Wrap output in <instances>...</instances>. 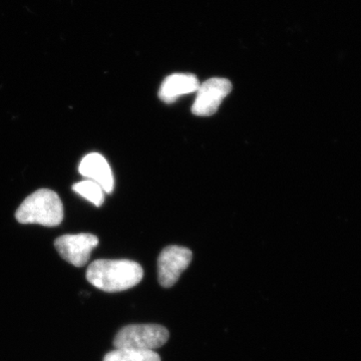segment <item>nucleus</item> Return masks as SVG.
Instances as JSON below:
<instances>
[{"mask_svg": "<svg viewBox=\"0 0 361 361\" xmlns=\"http://www.w3.org/2000/svg\"><path fill=\"white\" fill-rule=\"evenodd\" d=\"M80 174L87 180H94L103 188L104 193L111 194L115 187V179L108 161L101 154H89L80 161Z\"/></svg>", "mask_w": 361, "mask_h": 361, "instance_id": "0eeeda50", "label": "nucleus"}, {"mask_svg": "<svg viewBox=\"0 0 361 361\" xmlns=\"http://www.w3.org/2000/svg\"><path fill=\"white\" fill-rule=\"evenodd\" d=\"M73 191L84 197L90 203L94 206L99 207L103 205L104 202V191L103 188L99 186L97 183L92 180H85L78 182L73 186Z\"/></svg>", "mask_w": 361, "mask_h": 361, "instance_id": "9d476101", "label": "nucleus"}, {"mask_svg": "<svg viewBox=\"0 0 361 361\" xmlns=\"http://www.w3.org/2000/svg\"><path fill=\"white\" fill-rule=\"evenodd\" d=\"M63 205L56 192L40 189L30 195L16 213L21 224H39L56 227L63 222Z\"/></svg>", "mask_w": 361, "mask_h": 361, "instance_id": "f03ea898", "label": "nucleus"}, {"mask_svg": "<svg viewBox=\"0 0 361 361\" xmlns=\"http://www.w3.org/2000/svg\"><path fill=\"white\" fill-rule=\"evenodd\" d=\"M193 254L188 248L180 246L166 247L158 259L159 283L170 288L191 263Z\"/></svg>", "mask_w": 361, "mask_h": 361, "instance_id": "39448f33", "label": "nucleus"}, {"mask_svg": "<svg viewBox=\"0 0 361 361\" xmlns=\"http://www.w3.org/2000/svg\"><path fill=\"white\" fill-rule=\"evenodd\" d=\"M231 90L232 84L226 78H213L206 80L197 90L192 113L198 116L214 115Z\"/></svg>", "mask_w": 361, "mask_h": 361, "instance_id": "423d86ee", "label": "nucleus"}, {"mask_svg": "<svg viewBox=\"0 0 361 361\" xmlns=\"http://www.w3.org/2000/svg\"><path fill=\"white\" fill-rule=\"evenodd\" d=\"M144 270L139 263L130 260L94 261L87 271V279L99 290L115 293L128 290L142 281Z\"/></svg>", "mask_w": 361, "mask_h": 361, "instance_id": "f257e3e1", "label": "nucleus"}, {"mask_svg": "<svg viewBox=\"0 0 361 361\" xmlns=\"http://www.w3.org/2000/svg\"><path fill=\"white\" fill-rule=\"evenodd\" d=\"M168 329L158 324H133L123 327L114 339L116 348L154 351L168 341Z\"/></svg>", "mask_w": 361, "mask_h": 361, "instance_id": "7ed1b4c3", "label": "nucleus"}, {"mask_svg": "<svg viewBox=\"0 0 361 361\" xmlns=\"http://www.w3.org/2000/svg\"><path fill=\"white\" fill-rule=\"evenodd\" d=\"M104 361H161L155 351L116 348L104 356Z\"/></svg>", "mask_w": 361, "mask_h": 361, "instance_id": "1a4fd4ad", "label": "nucleus"}, {"mask_svg": "<svg viewBox=\"0 0 361 361\" xmlns=\"http://www.w3.org/2000/svg\"><path fill=\"white\" fill-rule=\"evenodd\" d=\"M200 82L192 73H174L169 75L161 84L159 97L166 104H173L184 94L197 92Z\"/></svg>", "mask_w": 361, "mask_h": 361, "instance_id": "6e6552de", "label": "nucleus"}, {"mask_svg": "<svg viewBox=\"0 0 361 361\" xmlns=\"http://www.w3.org/2000/svg\"><path fill=\"white\" fill-rule=\"evenodd\" d=\"M97 245L99 238L87 233L63 235L54 241V246L61 258L75 267L87 265L90 253Z\"/></svg>", "mask_w": 361, "mask_h": 361, "instance_id": "20e7f679", "label": "nucleus"}]
</instances>
